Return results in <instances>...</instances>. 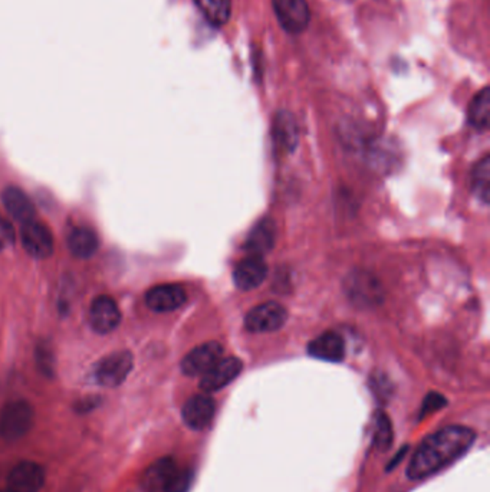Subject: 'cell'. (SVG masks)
I'll return each mask as SVG.
<instances>
[{
	"label": "cell",
	"mask_w": 490,
	"mask_h": 492,
	"mask_svg": "<svg viewBox=\"0 0 490 492\" xmlns=\"http://www.w3.org/2000/svg\"><path fill=\"white\" fill-rule=\"evenodd\" d=\"M288 313L278 303L261 304L246 314L245 327L250 333H272L283 327Z\"/></svg>",
	"instance_id": "5"
},
{
	"label": "cell",
	"mask_w": 490,
	"mask_h": 492,
	"mask_svg": "<svg viewBox=\"0 0 490 492\" xmlns=\"http://www.w3.org/2000/svg\"><path fill=\"white\" fill-rule=\"evenodd\" d=\"M242 361L236 358H223L200 379V389L205 393L222 390L230 385L242 371Z\"/></svg>",
	"instance_id": "8"
},
{
	"label": "cell",
	"mask_w": 490,
	"mask_h": 492,
	"mask_svg": "<svg viewBox=\"0 0 490 492\" xmlns=\"http://www.w3.org/2000/svg\"><path fill=\"white\" fill-rule=\"evenodd\" d=\"M472 187L474 195L484 203L490 200V155H485L484 159L477 163L472 177Z\"/></svg>",
	"instance_id": "23"
},
{
	"label": "cell",
	"mask_w": 490,
	"mask_h": 492,
	"mask_svg": "<svg viewBox=\"0 0 490 492\" xmlns=\"http://www.w3.org/2000/svg\"><path fill=\"white\" fill-rule=\"evenodd\" d=\"M68 248H69L74 257L88 260L97 252V233L91 228H87V226H77L68 235Z\"/></svg>",
	"instance_id": "19"
},
{
	"label": "cell",
	"mask_w": 490,
	"mask_h": 492,
	"mask_svg": "<svg viewBox=\"0 0 490 492\" xmlns=\"http://www.w3.org/2000/svg\"><path fill=\"white\" fill-rule=\"evenodd\" d=\"M273 140L286 152H293L298 143V127L291 112H281L273 122Z\"/></svg>",
	"instance_id": "20"
},
{
	"label": "cell",
	"mask_w": 490,
	"mask_h": 492,
	"mask_svg": "<svg viewBox=\"0 0 490 492\" xmlns=\"http://www.w3.org/2000/svg\"><path fill=\"white\" fill-rule=\"evenodd\" d=\"M407 454V446H404L403 449H401V452L399 454H397L396 456H394L393 461H391V464L389 465V469L394 468L396 466L397 462L401 461V458H403L404 455Z\"/></svg>",
	"instance_id": "28"
},
{
	"label": "cell",
	"mask_w": 490,
	"mask_h": 492,
	"mask_svg": "<svg viewBox=\"0 0 490 492\" xmlns=\"http://www.w3.org/2000/svg\"><path fill=\"white\" fill-rule=\"evenodd\" d=\"M187 300L185 288L177 283H163L152 288L145 295L148 307L157 313H170L182 307Z\"/></svg>",
	"instance_id": "12"
},
{
	"label": "cell",
	"mask_w": 490,
	"mask_h": 492,
	"mask_svg": "<svg viewBox=\"0 0 490 492\" xmlns=\"http://www.w3.org/2000/svg\"><path fill=\"white\" fill-rule=\"evenodd\" d=\"M0 492H11V491H9V489L6 488V489H4V491H0Z\"/></svg>",
	"instance_id": "29"
},
{
	"label": "cell",
	"mask_w": 490,
	"mask_h": 492,
	"mask_svg": "<svg viewBox=\"0 0 490 492\" xmlns=\"http://www.w3.org/2000/svg\"><path fill=\"white\" fill-rule=\"evenodd\" d=\"M276 230L275 223L272 219L259 220L253 230L249 232L248 240H246L245 251H248L249 255L253 257H262L266 252L272 250L275 245Z\"/></svg>",
	"instance_id": "16"
},
{
	"label": "cell",
	"mask_w": 490,
	"mask_h": 492,
	"mask_svg": "<svg viewBox=\"0 0 490 492\" xmlns=\"http://www.w3.org/2000/svg\"><path fill=\"white\" fill-rule=\"evenodd\" d=\"M443 406H446V398L444 396L440 395V393H430L424 399L423 408H421V418L440 411Z\"/></svg>",
	"instance_id": "27"
},
{
	"label": "cell",
	"mask_w": 490,
	"mask_h": 492,
	"mask_svg": "<svg viewBox=\"0 0 490 492\" xmlns=\"http://www.w3.org/2000/svg\"><path fill=\"white\" fill-rule=\"evenodd\" d=\"M393 444V426L389 416L383 412H378L376 416V426H374V446L378 451H386Z\"/></svg>",
	"instance_id": "24"
},
{
	"label": "cell",
	"mask_w": 490,
	"mask_h": 492,
	"mask_svg": "<svg viewBox=\"0 0 490 492\" xmlns=\"http://www.w3.org/2000/svg\"><path fill=\"white\" fill-rule=\"evenodd\" d=\"M308 353L319 360L339 363L346 356V343L336 331H326L308 344Z\"/></svg>",
	"instance_id": "15"
},
{
	"label": "cell",
	"mask_w": 490,
	"mask_h": 492,
	"mask_svg": "<svg viewBox=\"0 0 490 492\" xmlns=\"http://www.w3.org/2000/svg\"><path fill=\"white\" fill-rule=\"evenodd\" d=\"M15 243V230L11 223L0 215V251L11 248Z\"/></svg>",
	"instance_id": "26"
},
{
	"label": "cell",
	"mask_w": 490,
	"mask_h": 492,
	"mask_svg": "<svg viewBox=\"0 0 490 492\" xmlns=\"http://www.w3.org/2000/svg\"><path fill=\"white\" fill-rule=\"evenodd\" d=\"M35 422V411L27 401H11L0 412V436L19 441L29 433Z\"/></svg>",
	"instance_id": "2"
},
{
	"label": "cell",
	"mask_w": 490,
	"mask_h": 492,
	"mask_svg": "<svg viewBox=\"0 0 490 492\" xmlns=\"http://www.w3.org/2000/svg\"><path fill=\"white\" fill-rule=\"evenodd\" d=\"M279 24L291 34H301L309 24L308 4L305 0H272Z\"/></svg>",
	"instance_id": "7"
},
{
	"label": "cell",
	"mask_w": 490,
	"mask_h": 492,
	"mask_svg": "<svg viewBox=\"0 0 490 492\" xmlns=\"http://www.w3.org/2000/svg\"><path fill=\"white\" fill-rule=\"evenodd\" d=\"M220 358H223L222 344L208 341V343L200 344L197 348H193L183 358L182 371L190 378H197V376L202 378Z\"/></svg>",
	"instance_id": "6"
},
{
	"label": "cell",
	"mask_w": 490,
	"mask_h": 492,
	"mask_svg": "<svg viewBox=\"0 0 490 492\" xmlns=\"http://www.w3.org/2000/svg\"><path fill=\"white\" fill-rule=\"evenodd\" d=\"M22 245L31 257L45 260L54 252V236L47 226L32 220L22 228Z\"/></svg>",
	"instance_id": "9"
},
{
	"label": "cell",
	"mask_w": 490,
	"mask_h": 492,
	"mask_svg": "<svg viewBox=\"0 0 490 492\" xmlns=\"http://www.w3.org/2000/svg\"><path fill=\"white\" fill-rule=\"evenodd\" d=\"M469 123L472 127L479 132H486L490 124V91L489 88H484L469 108Z\"/></svg>",
	"instance_id": "21"
},
{
	"label": "cell",
	"mask_w": 490,
	"mask_h": 492,
	"mask_svg": "<svg viewBox=\"0 0 490 492\" xmlns=\"http://www.w3.org/2000/svg\"><path fill=\"white\" fill-rule=\"evenodd\" d=\"M268 277V265L262 257L249 255L240 261L233 271V281L236 287L242 291L258 288Z\"/></svg>",
	"instance_id": "14"
},
{
	"label": "cell",
	"mask_w": 490,
	"mask_h": 492,
	"mask_svg": "<svg viewBox=\"0 0 490 492\" xmlns=\"http://www.w3.org/2000/svg\"><path fill=\"white\" fill-rule=\"evenodd\" d=\"M344 288L349 301L359 307H376L383 303L384 290L381 283L373 273L367 271H353L349 273Z\"/></svg>",
	"instance_id": "3"
},
{
	"label": "cell",
	"mask_w": 490,
	"mask_h": 492,
	"mask_svg": "<svg viewBox=\"0 0 490 492\" xmlns=\"http://www.w3.org/2000/svg\"><path fill=\"white\" fill-rule=\"evenodd\" d=\"M215 412L216 403L210 396L196 395L183 406V421L193 431H203L212 423Z\"/></svg>",
	"instance_id": "13"
},
{
	"label": "cell",
	"mask_w": 490,
	"mask_h": 492,
	"mask_svg": "<svg viewBox=\"0 0 490 492\" xmlns=\"http://www.w3.org/2000/svg\"><path fill=\"white\" fill-rule=\"evenodd\" d=\"M90 321L97 333H112L122 323V311L112 297L101 295L92 301Z\"/></svg>",
	"instance_id": "11"
},
{
	"label": "cell",
	"mask_w": 490,
	"mask_h": 492,
	"mask_svg": "<svg viewBox=\"0 0 490 492\" xmlns=\"http://www.w3.org/2000/svg\"><path fill=\"white\" fill-rule=\"evenodd\" d=\"M133 366L134 358L130 351H115L97 364L94 370L95 380L104 388H117L130 376Z\"/></svg>",
	"instance_id": "4"
},
{
	"label": "cell",
	"mask_w": 490,
	"mask_h": 492,
	"mask_svg": "<svg viewBox=\"0 0 490 492\" xmlns=\"http://www.w3.org/2000/svg\"><path fill=\"white\" fill-rule=\"evenodd\" d=\"M476 433L466 426H447L420 444L407 466V476L420 481L453 464L472 448Z\"/></svg>",
	"instance_id": "1"
},
{
	"label": "cell",
	"mask_w": 490,
	"mask_h": 492,
	"mask_svg": "<svg viewBox=\"0 0 490 492\" xmlns=\"http://www.w3.org/2000/svg\"><path fill=\"white\" fill-rule=\"evenodd\" d=\"M177 465L175 459L162 458L148 466L142 478V488L145 492H165L168 481L175 474Z\"/></svg>",
	"instance_id": "18"
},
{
	"label": "cell",
	"mask_w": 490,
	"mask_h": 492,
	"mask_svg": "<svg viewBox=\"0 0 490 492\" xmlns=\"http://www.w3.org/2000/svg\"><path fill=\"white\" fill-rule=\"evenodd\" d=\"M193 472L190 469H176L165 492H187L192 487Z\"/></svg>",
	"instance_id": "25"
},
{
	"label": "cell",
	"mask_w": 490,
	"mask_h": 492,
	"mask_svg": "<svg viewBox=\"0 0 490 492\" xmlns=\"http://www.w3.org/2000/svg\"><path fill=\"white\" fill-rule=\"evenodd\" d=\"M196 4L206 19L215 27L228 24L229 17L232 14L230 0H196Z\"/></svg>",
	"instance_id": "22"
},
{
	"label": "cell",
	"mask_w": 490,
	"mask_h": 492,
	"mask_svg": "<svg viewBox=\"0 0 490 492\" xmlns=\"http://www.w3.org/2000/svg\"><path fill=\"white\" fill-rule=\"evenodd\" d=\"M2 202H4L9 215L17 222L25 225V223L35 220L37 209H35L34 203L29 199V196L16 186H11V187L5 189V192L2 193Z\"/></svg>",
	"instance_id": "17"
},
{
	"label": "cell",
	"mask_w": 490,
	"mask_h": 492,
	"mask_svg": "<svg viewBox=\"0 0 490 492\" xmlns=\"http://www.w3.org/2000/svg\"><path fill=\"white\" fill-rule=\"evenodd\" d=\"M45 482V471L35 462H22L15 466L7 478L11 492H39Z\"/></svg>",
	"instance_id": "10"
}]
</instances>
